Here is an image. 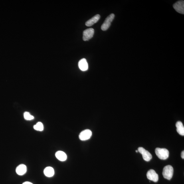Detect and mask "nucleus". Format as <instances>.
<instances>
[{
  "instance_id": "nucleus-1",
  "label": "nucleus",
  "mask_w": 184,
  "mask_h": 184,
  "mask_svg": "<svg viewBox=\"0 0 184 184\" xmlns=\"http://www.w3.org/2000/svg\"><path fill=\"white\" fill-rule=\"evenodd\" d=\"M155 153L158 158L163 160H166L169 156V152L165 148H157L155 149Z\"/></svg>"
},
{
  "instance_id": "nucleus-2",
  "label": "nucleus",
  "mask_w": 184,
  "mask_h": 184,
  "mask_svg": "<svg viewBox=\"0 0 184 184\" xmlns=\"http://www.w3.org/2000/svg\"><path fill=\"white\" fill-rule=\"evenodd\" d=\"M174 169L171 165H168L164 167L163 169L162 174L164 178L167 180H171L173 177Z\"/></svg>"
},
{
  "instance_id": "nucleus-3",
  "label": "nucleus",
  "mask_w": 184,
  "mask_h": 184,
  "mask_svg": "<svg viewBox=\"0 0 184 184\" xmlns=\"http://www.w3.org/2000/svg\"><path fill=\"white\" fill-rule=\"evenodd\" d=\"M115 15L114 14H111L106 18L101 27V29L103 31H106L108 29L111 25V23L114 19Z\"/></svg>"
},
{
  "instance_id": "nucleus-4",
  "label": "nucleus",
  "mask_w": 184,
  "mask_h": 184,
  "mask_svg": "<svg viewBox=\"0 0 184 184\" xmlns=\"http://www.w3.org/2000/svg\"><path fill=\"white\" fill-rule=\"evenodd\" d=\"M138 152L142 155L143 160L145 161L148 162L152 158V155L151 153L142 147H139L138 149Z\"/></svg>"
},
{
  "instance_id": "nucleus-5",
  "label": "nucleus",
  "mask_w": 184,
  "mask_h": 184,
  "mask_svg": "<svg viewBox=\"0 0 184 184\" xmlns=\"http://www.w3.org/2000/svg\"><path fill=\"white\" fill-rule=\"evenodd\" d=\"M174 8L177 13L184 14V1H179L175 3L173 5Z\"/></svg>"
},
{
  "instance_id": "nucleus-6",
  "label": "nucleus",
  "mask_w": 184,
  "mask_h": 184,
  "mask_svg": "<svg viewBox=\"0 0 184 184\" xmlns=\"http://www.w3.org/2000/svg\"><path fill=\"white\" fill-rule=\"evenodd\" d=\"M94 30L93 28H90L85 30L83 33V40L84 41H88L93 36Z\"/></svg>"
},
{
  "instance_id": "nucleus-7",
  "label": "nucleus",
  "mask_w": 184,
  "mask_h": 184,
  "mask_svg": "<svg viewBox=\"0 0 184 184\" xmlns=\"http://www.w3.org/2000/svg\"><path fill=\"white\" fill-rule=\"evenodd\" d=\"M92 135V131L89 129H86L82 131L79 135V139L80 140L85 141L90 138Z\"/></svg>"
},
{
  "instance_id": "nucleus-8",
  "label": "nucleus",
  "mask_w": 184,
  "mask_h": 184,
  "mask_svg": "<svg viewBox=\"0 0 184 184\" xmlns=\"http://www.w3.org/2000/svg\"><path fill=\"white\" fill-rule=\"evenodd\" d=\"M147 177L148 179L155 183L158 181V175L154 170L151 169L148 171Z\"/></svg>"
},
{
  "instance_id": "nucleus-9",
  "label": "nucleus",
  "mask_w": 184,
  "mask_h": 184,
  "mask_svg": "<svg viewBox=\"0 0 184 184\" xmlns=\"http://www.w3.org/2000/svg\"><path fill=\"white\" fill-rule=\"evenodd\" d=\"M79 68L82 71H86L88 69V64L85 58L82 59L78 62Z\"/></svg>"
},
{
  "instance_id": "nucleus-10",
  "label": "nucleus",
  "mask_w": 184,
  "mask_h": 184,
  "mask_svg": "<svg viewBox=\"0 0 184 184\" xmlns=\"http://www.w3.org/2000/svg\"><path fill=\"white\" fill-rule=\"evenodd\" d=\"M16 171L18 175H23L27 171V167L23 164L20 165L16 168Z\"/></svg>"
},
{
  "instance_id": "nucleus-11",
  "label": "nucleus",
  "mask_w": 184,
  "mask_h": 184,
  "mask_svg": "<svg viewBox=\"0 0 184 184\" xmlns=\"http://www.w3.org/2000/svg\"><path fill=\"white\" fill-rule=\"evenodd\" d=\"M100 16L99 15H97L93 17L91 19L87 21L85 23L86 26H91L97 23L100 19Z\"/></svg>"
},
{
  "instance_id": "nucleus-12",
  "label": "nucleus",
  "mask_w": 184,
  "mask_h": 184,
  "mask_svg": "<svg viewBox=\"0 0 184 184\" xmlns=\"http://www.w3.org/2000/svg\"><path fill=\"white\" fill-rule=\"evenodd\" d=\"M55 156L56 158L60 161H64L67 159V155L66 153L61 151L57 152Z\"/></svg>"
},
{
  "instance_id": "nucleus-13",
  "label": "nucleus",
  "mask_w": 184,
  "mask_h": 184,
  "mask_svg": "<svg viewBox=\"0 0 184 184\" xmlns=\"http://www.w3.org/2000/svg\"><path fill=\"white\" fill-rule=\"evenodd\" d=\"M177 128V131L180 135L182 136L184 135V127L183 123L181 121H179L176 123V125Z\"/></svg>"
},
{
  "instance_id": "nucleus-14",
  "label": "nucleus",
  "mask_w": 184,
  "mask_h": 184,
  "mask_svg": "<svg viewBox=\"0 0 184 184\" xmlns=\"http://www.w3.org/2000/svg\"><path fill=\"white\" fill-rule=\"evenodd\" d=\"M54 170L51 167H46L44 169V173L46 177H50L53 176L54 175Z\"/></svg>"
},
{
  "instance_id": "nucleus-15",
  "label": "nucleus",
  "mask_w": 184,
  "mask_h": 184,
  "mask_svg": "<svg viewBox=\"0 0 184 184\" xmlns=\"http://www.w3.org/2000/svg\"><path fill=\"white\" fill-rule=\"evenodd\" d=\"M34 128L36 130L42 131L44 129L43 124L41 122H38L37 124L34 125Z\"/></svg>"
},
{
  "instance_id": "nucleus-16",
  "label": "nucleus",
  "mask_w": 184,
  "mask_h": 184,
  "mask_svg": "<svg viewBox=\"0 0 184 184\" xmlns=\"http://www.w3.org/2000/svg\"><path fill=\"white\" fill-rule=\"evenodd\" d=\"M24 118L25 120H33L34 117L33 116L30 115V113L28 112H25L24 114Z\"/></svg>"
},
{
  "instance_id": "nucleus-17",
  "label": "nucleus",
  "mask_w": 184,
  "mask_h": 184,
  "mask_svg": "<svg viewBox=\"0 0 184 184\" xmlns=\"http://www.w3.org/2000/svg\"><path fill=\"white\" fill-rule=\"evenodd\" d=\"M181 157L182 159H184V151H183L182 152V153H181Z\"/></svg>"
},
{
  "instance_id": "nucleus-18",
  "label": "nucleus",
  "mask_w": 184,
  "mask_h": 184,
  "mask_svg": "<svg viewBox=\"0 0 184 184\" xmlns=\"http://www.w3.org/2000/svg\"><path fill=\"white\" fill-rule=\"evenodd\" d=\"M22 184H33L32 183H30V182L27 181V182H24V183Z\"/></svg>"
},
{
  "instance_id": "nucleus-19",
  "label": "nucleus",
  "mask_w": 184,
  "mask_h": 184,
  "mask_svg": "<svg viewBox=\"0 0 184 184\" xmlns=\"http://www.w3.org/2000/svg\"><path fill=\"white\" fill-rule=\"evenodd\" d=\"M136 151V153H138V150H136V151Z\"/></svg>"
}]
</instances>
